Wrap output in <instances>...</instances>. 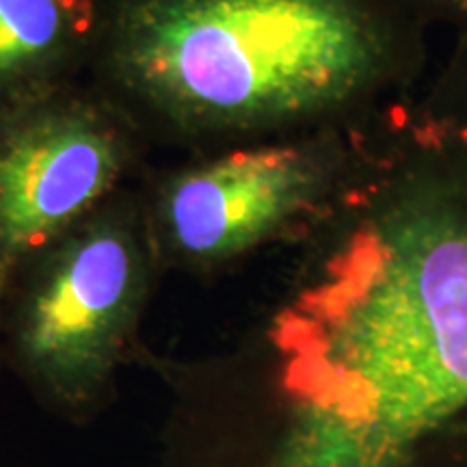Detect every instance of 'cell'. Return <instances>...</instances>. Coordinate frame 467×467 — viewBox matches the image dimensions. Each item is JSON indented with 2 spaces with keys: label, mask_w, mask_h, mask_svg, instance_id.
I'll list each match as a JSON object with an SVG mask.
<instances>
[{
  "label": "cell",
  "mask_w": 467,
  "mask_h": 467,
  "mask_svg": "<svg viewBox=\"0 0 467 467\" xmlns=\"http://www.w3.org/2000/svg\"><path fill=\"white\" fill-rule=\"evenodd\" d=\"M141 295L137 251L98 227L67 244L35 284L20 320V353L52 399L83 407L100 394Z\"/></svg>",
  "instance_id": "cell-3"
},
{
  "label": "cell",
  "mask_w": 467,
  "mask_h": 467,
  "mask_svg": "<svg viewBox=\"0 0 467 467\" xmlns=\"http://www.w3.org/2000/svg\"><path fill=\"white\" fill-rule=\"evenodd\" d=\"M318 184L320 169L306 151H241L178 180L165 202V221L178 249L221 258L295 217Z\"/></svg>",
  "instance_id": "cell-4"
},
{
  "label": "cell",
  "mask_w": 467,
  "mask_h": 467,
  "mask_svg": "<svg viewBox=\"0 0 467 467\" xmlns=\"http://www.w3.org/2000/svg\"><path fill=\"white\" fill-rule=\"evenodd\" d=\"M292 394L266 467H400L467 407V192L402 197L284 314Z\"/></svg>",
  "instance_id": "cell-1"
},
{
  "label": "cell",
  "mask_w": 467,
  "mask_h": 467,
  "mask_svg": "<svg viewBox=\"0 0 467 467\" xmlns=\"http://www.w3.org/2000/svg\"><path fill=\"white\" fill-rule=\"evenodd\" d=\"M72 3H74V0H72Z\"/></svg>",
  "instance_id": "cell-8"
},
{
  "label": "cell",
  "mask_w": 467,
  "mask_h": 467,
  "mask_svg": "<svg viewBox=\"0 0 467 467\" xmlns=\"http://www.w3.org/2000/svg\"><path fill=\"white\" fill-rule=\"evenodd\" d=\"M451 3H454V5H459L461 9H465L467 11V0H451Z\"/></svg>",
  "instance_id": "cell-7"
},
{
  "label": "cell",
  "mask_w": 467,
  "mask_h": 467,
  "mask_svg": "<svg viewBox=\"0 0 467 467\" xmlns=\"http://www.w3.org/2000/svg\"><path fill=\"white\" fill-rule=\"evenodd\" d=\"M377 52L348 0H162L134 28L128 66L186 115L258 121L348 96Z\"/></svg>",
  "instance_id": "cell-2"
},
{
  "label": "cell",
  "mask_w": 467,
  "mask_h": 467,
  "mask_svg": "<svg viewBox=\"0 0 467 467\" xmlns=\"http://www.w3.org/2000/svg\"><path fill=\"white\" fill-rule=\"evenodd\" d=\"M117 171L107 134L76 117H57L0 148V244L26 249L85 213Z\"/></svg>",
  "instance_id": "cell-5"
},
{
  "label": "cell",
  "mask_w": 467,
  "mask_h": 467,
  "mask_svg": "<svg viewBox=\"0 0 467 467\" xmlns=\"http://www.w3.org/2000/svg\"><path fill=\"white\" fill-rule=\"evenodd\" d=\"M72 0H0V76L22 72L61 37Z\"/></svg>",
  "instance_id": "cell-6"
}]
</instances>
